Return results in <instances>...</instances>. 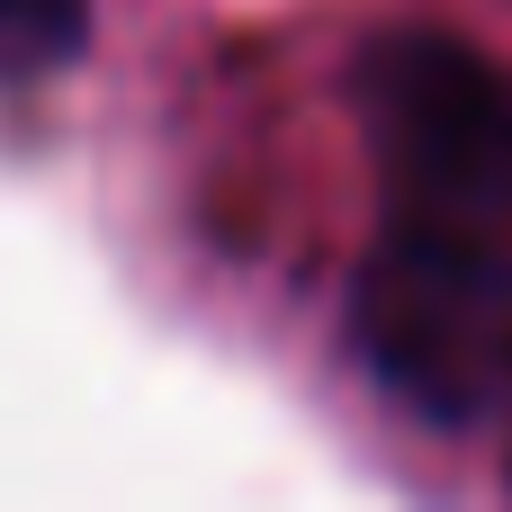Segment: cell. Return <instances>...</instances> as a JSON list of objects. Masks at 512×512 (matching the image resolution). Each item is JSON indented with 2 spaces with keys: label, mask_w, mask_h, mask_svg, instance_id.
Returning <instances> with one entry per match:
<instances>
[{
  "label": "cell",
  "mask_w": 512,
  "mask_h": 512,
  "mask_svg": "<svg viewBox=\"0 0 512 512\" xmlns=\"http://www.w3.org/2000/svg\"><path fill=\"white\" fill-rule=\"evenodd\" d=\"M351 99L405 216L477 234L512 216V72L495 54L432 27H396L351 63Z\"/></svg>",
  "instance_id": "obj_2"
},
{
  "label": "cell",
  "mask_w": 512,
  "mask_h": 512,
  "mask_svg": "<svg viewBox=\"0 0 512 512\" xmlns=\"http://www.w3.org/2000/svg\"><path fill=\"white\" fill-rule=\"evenodd\" d=\"M81 0H0V81H36L81 54Z\"/></svg>",
  "instance_id": "obj_3"
},
{
  "label": "cell",
  "mask_w": 512,
  "mask_h": 512,
  "mask_svg": "<svg viewBox=\"0 0 512 512\" xmlns=\"http://www.w3.org/2000/svg\"><path fill=\"white\" fill-rule=\"evenodd\" d=\"M351 342L369 378L432 423H486L512 405V270L495 261V234L405 216L360 261Z\"/></svg>",
  "instance_id": "obj_1"
}]
</instances>
